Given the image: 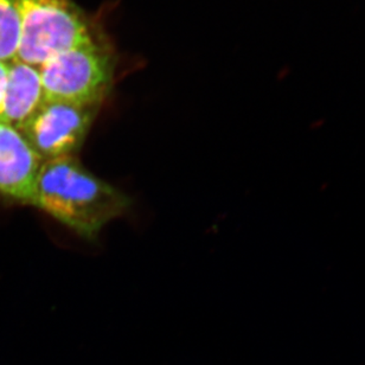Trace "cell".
Here are the masks:
<instances>
[{
    "label": "cell",
    "instance_id": "obj_4",
    "mask_svg": "<svg viewBox=\"0 0 365 365\" xmlns=\"http://www.w3.org/2000/svg\"><path fill=\"white\" fill-rule=\"evenodd\" d=\"M98 109L46 101L21 132L43 162L74 157L88 135Z\"/></svg>",
    "mask_w": 365,
    "mask_h": 365
},
{
    "label": "cell",
    "instance_id": "obj_1",
    "mask_svg": "<svg viewBox=\"0 0 365 365\" xmlns=\"http://www.w3.org/2000/svg\"><path fill=\"white\" fill-rule=\"evenodd\" d=\"M130 205L125 193L95 176L75 155L42 163L35 207L85 239L94 240Z\"/></svg>",
    "mask_w": 365,
    "mask_h": 365
},
{
    "label": "cell",
    "instance_id": "obj_5",
    "mask_svg": "<svg viewBox=\"0 0 365 365\" xmlns=\"http://www.w3.org/2000/svg\"><path fill=\"white\" fill-rule=\"evenodd\" d=\"M42 163L21 130L0 121V196L35 205Z\"/></svg>",
    "mask_w": 365,
    "mask_h": 365
},
{
    "label": "cell",
    "instance_id": "obj_2",
    "mask_svg": "<svg viewBox=\"0 0 365 365\" xmlns=\"http://www.w3.org/2000/svg\"><path fill=\"white\" fill-rule=\"evenodd\" d=\"M21 41L17 60L41 67L57 53L95 42L91 25L71 0H17Z\"/></svg>",
    "mask_w": 365,
    "mask_h": 365
},
{
    "label": "cell",
    "instance_id": "obj_7",
    "mask_svg": "<svg viewBox=\"0 0 365 365\" xmlns=\"http://www.w3.org/2000/svg\"><path fill=\"white\" fill-rule=\"evenodd\" d=\"M21 41V21L17 0H0V62L17 60Z\"/></svg>",
    "mask_w": 365,
    "mask_h": 365
},
{
    "label": "cell",
    "instance_id": "obj_3",
    "mask_svg": "<svg viewBox=\"0 0 365 365\" xmlns=\"http://www.w3.org/2000/svg\"><path fill=\"white\" fill-rule=\"evenodd\" d=\"M39 73L46 101L100 107L112 87L114 61L95 41L57 53Z\"/></svg>",
    "mask_w": 365,
    "mask_h": 365
},
{
    "label": "cell",
    "instance_id": "obj_8",
    "mask_svg": "<svg viewBox=\"0 0 365 365\" xmlns=\"http://www.w3.org/2000/svg\"><path fill=\"white\" fill-rule=\"evenodd\" d=\"M7 74V64L0 62V100H1V95H3L4 86L6 81Z\"/></svg>",
    "mask_w": 365,
    "mask_h": 365
},
{
    "label": "cell",
    "instance_id": "obj_6",
    "mask_svg": "<svg viewBox=\"0 0 365 365\" xmlns=\"http://www.w3.org/2000/svg\"><path fill=\"white\" fill-rule=\"evenodd\" d=\"M44 102L39 68L19 60L7 64L6 81L0 100V121L21 130Z\"/></svg>",
    "mask_w": 365,
    "mask_h": 365
}]
</instances>
